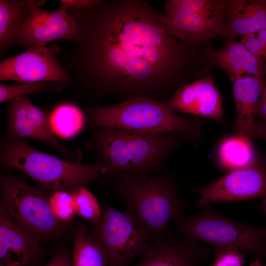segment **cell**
Returning <instances> with one entry per match:
<instances>
[{
  "mask_svg": "<svg viewBox=\"0 0 266 266\" xmlns=\"http://www.w3.org/2000/svg\"><path fill=\"white\" fill-rule=\"evenodd\" d=\"M76 29L63 58L79 96L146 98L166 102L193 61L194 45L171 36L164 14L141 0H100L69 8Z\"/></svg>",
  "mask_w": 266,
  "mask_h": 266,
  "instance_id": "6da1fadb",
  "label": "cell"
},
{
  "mask_svg": "<svg viewBox=\"0 0 266 266\" xmlns=\"http://www.w3.org/2000/svg\"><path fill=\"white\" fill-rule=\"evenodd\" d=\"M92 133L87 149L102 167L107 180L127 173H160L175 150L186 143L195 145L180 133L151 136L107 126L95 128Z\"/></svg>",
  "mask_w": 266,
  "mask_h": 266,
  "instance_id": "7a4b0ae2",
  "label": "cell"
},
{
  "mask_svg": "<svg viewBox=\"0 0 266 266\" xmlns=\"http://www.w3.org/2000/svg\"><path fill=\"white\" fill-rule=\"evenodd\" d=\"M179 184L171 173L151 175L127 173L115 178L114 190L126 211L151 236L153 242L166 236L168 224L183 217L187 202L179 194Z\"/></svg>",
  "mask_w": 266,
  "mask_h": 266,
  "instance_id": "3957f363",
  "label": "cell"
},
{
  "mask_svg": "<svg viewBox=\"0 0 266 266\" xmlns=\"http://www.w3.org/2000/svg\"><path fill=\"white\" fill-rule=\"evenodd\" d=\"M86 129L112 127L151 136L184 134L196 145L202 137L200 117H184L167 104L146 98L124 100L112 105H89L86 109Z\"/></svg>",
  "mask_w": 266,
  "mask_h": 266,
  "instance_id": "277c9868",
  "label": "cell"
},
{
  "mask_svg": "<svg viewBox=\"0 0 266 266\" xmlns=\"http://www.w3.org/2000/svg\"><path fill=\"white\" fill-rule=\"evenodd\" d=\"M0 162L23 172L50 193L106 181L102 167L65 161L39 151L24 139L7 137L0 143Z\"/></svg>",
  "mask_w": 266,
  "mask_h": 266,
  "instance_id": "5b68a950",
  "label": "cell"
},
{
  "mask_svg": "<svg viewBox=\"0 0 266 266\" xmlns=\"http://www.w3.org/2000/svg\"><path fill=\"white\" fill-rule=\"evenodd\" d=\"M175 221L178 233L198 242L212 246L214 251L233 247L266 261V227L255 228L232 220L219 214L210 205L200 207L196 214Z\"/></svg>",
  "mask_w": 266,
  "mask_h": 266,
  "instance_id": "8992f818",
  "label": "cell"
},
{
  "mask_svg": "<svg viewBox=\"0 0 266 266\" xmlns=\"http://www.w3.org/2000/svg\"><path fill=\"white\" fill-rule=\"evenodd\" d=\"M0 211L14 226L38 239L57 233L60 221L53 213L48 195L16 176L0 179Z\"/></svg>",
  "mask_w": 266,
  "mask_h": 266,
  "instance_id": "52a82bcc",
  "label": "cell"
},
{
  "mask_svg": "<svg viewBox=\"0 0 266 266\" xmlns=\"http://www.w3.org/2000/svg\"><path fill=\"white\" fill-rule=\"evenodd\" d=\"M101 217L91 232L106 255L108 266H127L133 259L141 257L153 239L130 214L106 204Z\"/></svg>",
  "mask_w": 266,
  "mask_h": 266,
  "instance_id": "ba28073f",
  "label": "cell"
},
{
  "mask_svg": "<svg viewBox=\"0 0 266 266\" xmlns=\"http://www.w3.org/2000/svg\"><path fill=\"white\" fill-rule=\"evenodd\" d=\"M200 208L212 203L266 198V153L204 187L195 188Z\"/></svg>",
  "mask_w": 266,
  "mask_h": 266,
  "instance_id": "9c48e42d",
  "label": "cell"
},
{
  "mask_svg": "<svg viewBox=\"0 0 266 266\" xmlns=\"http://www.w3.org/2000/svg\"><path fill=\"white\" fill-rule=\"evenodd\" d=\"M50 111L35 106L27 97L9 101L6 108V137L30 138L51 146L69 161L80 163V149L72 150L63 145L52 131Z\"/></svg>",
  "mask_w": 266,
  "mask_h": 266,
  "instance_id": "30bf717a",
  "label": "cell"
},
{
  "mask_svg": "<svg viewBox=\"0 0 266 266\" xmlns=\"http://www.w3.org/2000/svg\"><path fill=\"white\" fill-rule=\"evenodd\" d=\"M40 44L0 63V80L23 83L52 81L66 87L71 84L70 75L57 61L54 52Z\"/></svg>",
  "mask_w": 266,
  "mask_h": 266,
  "instance_id": "8fae6325",
  "label": "cell"
},
{
  "mask_svg": "<svg viewBox=\"0 0 266 266\" xmlns=\"http://www.w3.org/2000/svg\"><path fill=\"white\" fill-rule=\"evenodd\" d=\"M45 1L32 0L27 17L11 43L28 48L57 39L72 41L76 33L74 19L62 5L56 12L39 7Z\"/></svg>",
  "mask_w": 266,
  "mask_h": 266,
  "instance_id": "7c38bea8",
  "label": "cell"
},
{
  "mask_svg": "<svg viewBox=\"0 0 266 266\" xmlns=\"http://www.w3.org/2000/svg\"><path fill=\"white\" fill-rule=\"evenodd\" d=\"M175 112L219 123L225 122L222 97L212 76H204L179 87L166 102Z\"/></svg>",
  "mask_w": 266,
  "mask_h": 266,
  "instance_id": "4fadbf2b",
  "label": "cell"
},
{
  "mask_svg": "<svg viewBox=\"0 0 266 266\" xmlns=\"http://www.w3.org/2000/svg\"><path fill=\"white\" fill-rule=\"evenodd\" d=\"M210 253L209 248L190 238L165 236L153 241L140 260L131 266H198Z\"/></svg>",
  "mask_w": 266,
  "mask_h": 266,
  "instance_id": "5bb4252c",
  "label": "cell"
},
{
  "mask_svg": "<svg viewBox=\"0 0 266 266\" xmlns=\"http://www.w3.org/2000/svg\"><path fill=\"white\" fill-rule=\"evenodd\" d=\"M164 24L167 33L185 43L197 46L225 35V22L181 8H165Z\"/></svg>",
  "mask_w": 266,
  "mask_h": 266,
  "instance_id": "9a60e30c",
  "label": "cell"
},
{
  "mask_svg": "<svg viewBox=\"0 0 266 266\" xmlns=\"http://www.w3.org/2000/svg\"><path fill=\"white\" fill-rule=\"evenodd\" d=\"M236 108L233 124L235 134L252 139L257 138L258 125L256 119L262 89V78L239 76L230 78Z\"/></svg>",
  "mask_w": 266,
  "mask_h": 266,
  "instance_id": "2e32d148",
  "label": "cell"
},
{
  "mask_svg": "<svg viewBox=\"0 0 266 266\" xmlns=\"http://www.w3.org/2000/svg\"><path fill=\"white\" fill-rule=\"evenodd\" d=\"M200 59L206 64L220 67L229 78L247 75L263 78L266 75V64L239 41H226L219 49L208 46Z\"/></svg>",
  "mask_w": 266,
  "mask_h": 266,
  "instance_id": "e0dca14e",
  "label": "cell"
},
{
  "mask_svg": "<svg viewBox=\"0 0 266 266\" xmlns=\"http://www.w3.org/2000/svg\"><path fill=\"white\" fill-rule=\"evenodd\" d=\"M266 29V0H227L225 35L228 41Z\"/></svg>",
  "mask_w": 266,
  "mask_h": 266,
  "instance_id": "ac0fdd59",
  "label": "cell"
},
{
  "mask_svg": "<svg viewBox=\"0 0 266 266\" xmlns=\"http://www.w3.org/2000/svg\"><path fill=\"white\" fill-rule=\"evenodd\" d=\"M39 241L12 224L0 211V266H26L39 253Z\"/></svg>",
  "mask_w": 266,
  "mask_h": 266,
  "instance_id": "d6986e66",
  "label": "cell"
},
{
  "mask_svg": "<svg viewBox=\"0 0 266 266\" xmlns=\"http://www.w3.org/2000/svg\"><path fill=\"white\" fill-rule=\"evenodd\" d=\"M252 140L235 134L223 139L217 150L216 157L219 166L230 171L254 162L258 155Z\"/></svg>",
  "mask_w": 266,
  "mask_h": 266,
  "instance_id": "ffe728a7",
  "label": "cell"
},
{
  "mask_svg": "<svg viewBox=\"0 0 266 266\" xmlns=\"http://www.w3.org/2000/svg\"><path fill=\"white\" fill-rule=\"evenodd\" d=\"M32 0H0L1 56L11 46L16 33L27 17Z\"/></svg>",
  "mask_w": 266,
  "mask_h": 266,
  "instance_id": "44dd1931",
  "label": "cell"
},
{
  "mask_svg": "<svg viewBox=\"0 0 266 266\" xmlns=\"http://www.w3.org/2000/svg\"><path fill=\"white\" fill-rule=\"evenodd\" d=\"M71 266H108L103 248L84 225L74 233Z\"/></svg>",
  "mask_w": 266,
  "mask_h": 266,
  "instance_id": "7402d4cb",
  "label": "cell"
},
{
  "mask_svg": "<svg viewBox=\"0 0 266 266\" xmlns=\"http://www.w3.org/2000/svg\"><path fill=\"white\" fill-rule=\"evenodd\" d=\"M50 123L56 136L68 139L85 129L87 117L77 105L65 102L57 106L50 113Z\"/></svg>",
  "mask_w": 266,
  "mask_h": 266,
  "instance_id": "603a6c76",
  "label": "cell"
},
{
  "mask_svg": "<svg viewBox=\"0 0 266 266\" xmlns=\"http://www.w3.org/2000/svg\"><path fill=\"white\" fill-rule=\"evenodd\" d=\"M227 4L225 0H167L164 8H181L225 22Z\"/></svg>",
  "mask_w": 266,
  "mask_h": 266,
  "instance_id": "cb8c5ba5",
  "label": "cell"
},
{
  "mask_svg": "<svg viewBox=\"0 0 266 266\" xmlns=\"http://www.w3.org/2000/svg\"><path fill=\"white\" fill-rule=\"evenodd\" d=\"M66 87L56 82L40 81L23 83L17 85L0 84V103L26 97L41 92H60Z\"/></svg>",
  "mask_w": 266,
  "mask_h": 266,
  "instance_id": "d4e9b609",
  "label": "cell"
},
{
  "mask_svg": "<svg viewBox=\"0 0 266 266\" xmlns=\"http://www.w3.org/2000/svg\"><path fill=\"white\" fill-rule=\"evenodd\" d=\"M73 196L75 213L93 224L100 220L102 209L95 196L84 185L70 189Z\"/></svg>",
  "mask_w": 266,
  "mask_h": 266,
  "instance_id": "484cf974",
  "label": "cell"
},
{
  "mask_svg": "<svg viewBox=\"0 0 266 266\" xmlns=\"http://www.w3.org/2000/svg\"><path fill=\"white\" fill-rule=\"evenodd\" d=\"M50 208L60 221H69L75 213L73 196L70 190H61L51 193L49 197Z\"/></svg>",
  "mask_w": 266,
  "mask_h": 266,
  "instance_id": "4316f807",
  "label": "cell"
},
{
  "mask_svg": "<svg viewBox=\"0 0 266 266\" xmlns=\"http://www.w3.org/2000/svg\"><path fill=\"white\" fill-rule=\"evenodd\" d=\"M216 254L210 266H244L246 255L233 247H226L214 251Z\"/></svg>",
  "mask_w": 266,
  "mask_h": 266,
  "instance_id": "83f0119b",
  "label": "cell"
},
{
  "mask_svg": "<svg viewBox=\"0 0 266 266\" xmlns=\"http://www.w3.org/2000/svg\"><path fill=\"white\" fill-rule=\"evenodd\" d=\"M239 42L250 53L266 64V48L257 33L243 35Z\"/></svg>",
  "mask_w": 266,
  "mask_h": 266,
  "instance_id": "f1b7e54d",
  "label": "cell"
},
{
  "mask_svg": "<svg viewBox=\"0 0 266 266\" xmlns=\"http://www.w3.org/2000/svg\"><path fill=\"white\" fill-rule=\"evenodd\" d=\"M100 0H61L63 6L66 8L90 9L97 4Z\"/></svg>",
  "mask_w": 266,
  "mask_h": 266,
  "instance_id": "f546056e",
  "label": "cell"
},
{
  "mask_svg": "<svg viewBox=\"0 0 266 266\" xmlns=\"http://www.w3.org/2000/svg\"><path fill=\"white\" fill-rule=\"evenodd\" d=\"M256 122L259 127L266 128V86H265L261 95Z\"/></svg>",
  "mask_w": 266,
  "mask_h": 266,
  "instance_id": "4dcf8cb0",
  "label": "cell"
},
{
  "mask_svg": "<svg viewBox=\"0 0 266 266\" xmlns=\"http://www.w3.org/2000/svg\"><path fill=\"white\" fill-rule=\"evenodd\" d=\"M44 266H71V260L67 253L60 252Z\"/></svg>",
  "mask_w": 266,
  "mask_h": 266,
  "instance_id": "1f68e13d",
  "label": "cell"
},
{
  "mask_svg": "<svg viewBox=\"0 0 266 266\" xmlns=\"http://www.w3.org/2000/svg\"><path fill=\"white\" fill-rule=\"evenodd\" d=\"M257 137L261 138L266 141V128L258 126Z\"/></svg>",
  "mask_w": 266,
  "mask_h": 266,
  "instance_id": "d6a6232c",
  "label": "cell"
},
{
  "mask_svg": "<svg viewBox=\"0 0 266 266\" xmlns=\"http://www.w3.org/2000/svg\"><path fill=\"white\" fill-rule=\"evenodd\" d=\"M257 34L259 37V38L263 41L266 48V29L263 30L257 33Z\"/></svg>",
  "mask_w": 266,
  "mask_h": 266,
  "instance_id": "836d02e7",
  "label": "cell"
},
{
  "mask_svg": "<svg viewBox=\"0 0 266 266\" xmlns=\"http://www.w3.org/2000/svg\"><path fill=\"white\" fill-rule=\"evenodd\" d=\"M262 260L260 259H256L254 261L251 262L248 266H266L262 264Z\"/></svg>",
  "mask_w": 266,
  "mask_h": 266,
  "instance_id": "e575fe53",
  "label": "cell"
},
{
  "mask_svg": "<svg viewBox=\"0 0 266 266\" xmlns=\"http://www.w3.org/2000/svg\"><path fill=\"white\" fill-rule=\"evenodd\" d=\"M261 206L262 210L266 216V198L262 199Z\"/></svg>",
  "mask_w": 266,
  "mask_h": 266,
  "instance_id": "d590c367",
  "label": "cell"
}]
</instances>
